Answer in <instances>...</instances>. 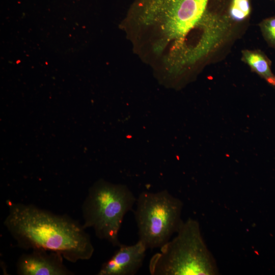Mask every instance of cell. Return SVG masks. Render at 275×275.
<instances>
[{"instance_id": "cell-8", "label": "cell", "mask_w": 275, "mask_h": 275, "mask_svg": "<svg viewBox=\"0 0 275 275\" xmlns=\"http://www.w3.org/2000/svg\"><path fill=\"white\" fill-rule=\"evenodd\" d=\"M242 60L269 84L275 86V75L271 69V62L261 51L245 50L242 51Z\"/></svg>"}, {"instance_id": "cell-5", "label": "cell", "mask_w": 275, "mask_h": 275, "mask_svg": "<svg viewBox=\"0 0 275 275\" xmlns=\"http://www.w3.org/2000/svg\"><path fill=\"white\" fill-rule=\"evenodd\" d=\"M133 210L139 240L147 248H160L176 233L182 220L183 203L167 190L143 191Z\"/></svg>"}, {"instance_id": "cell-3", "label": "cell", "mask_w": 275, "mask_h": 275, "mask_svg": "<svg viewBox=\"0 0 275 275\" xmlns=\"http://www.w3.org/2000/svg\"><path fill=\"white\" fill-rule=\"evenodd\" d=\"M176 236L151 258L152 275H212L218 273L215 260L201 233L199 223L182 221Z\"/></svg>"}, {"instance_id": "cell-2", "label": "cell", "mask_w": 275, "mask_h": 275, "mask_svg": "<svg viewBox=\"0 0 275 275\" xmlns=\"http://www.w3.org/2000/svg\"><path fill=\"white\" fill-rule=\"evenodd\" d=\"M4 225L22 249L57 252L73 263L89 260L94 254L83 225L33 204L10 203Z\"/></svg>"}, {"instance_id": "cell-10", "label": "cell", "mask_w": 275, "mask_h": 275, "mask_svg": "<svg viewBox=\"0 0 275 275\" xmlns=\"http://www.w3.org/2000/svg\"><path fill=\"white\" fill-rule=\"evenodd\" d=\"M260 28L265 40L275 49V16L264 19L260 22Z\"/></svg>"}, {"instance_id": "cell-7", "label": "cell", "mask_w": 275, "mask_h": 275, "mask_svg": "<svg viewBox=\"0 0 275 275\" xmlns=\"http://www.w3.org/2000/svg\"><path fill=\"white\" fill-rule=\"evenodd\" d=\"M114 255L101 266L98 275H133L143 265L148 249L138 240L135 244H120Z\"/></svg>"}, {"instance_id": "cell-4", "label": "cell", "mask_w": 275, "mask_h": 275, "mask_svg": "<svg viewBox=\"0 0 275 275\" xmlns=\"http://www.w3.org/2000/svg\"><path fill=\"white\" fill-rule=\"evenodd\" d=\"M136 200L127 186L98 180L89 189L82 205L84 227L92 228L98 238L118 246L124 217Z\"/></svg>"}, {"instance_id": "cell-6", "label": "cell", "mask_w": 275, "mask_h": 275, "mask_svg": "<svg viewBox=\"0 0 275 275\" xmlns=\"http://www.w3.org/2000/svg\"><path fill=\"white\" fill-rule=\"evenodd\" d=\"M64 257L57 252L42 249L32 250L22 255L16 264L20 275H71L63 262Z\"/></svg>"}, {"instance_id": "cell-9", "label": "cell", "mask_w": 275, "mask_h": 275, "mask_svg": "<svg viewBox=\"0 0 275 275\" xmlns=\"http://www.w3.org/2000/svg\"><path fill=\"white\" fill-rule=\"evenodd\" d=\"M250 11L249 0H232L229 9V14L232 19L239 21L248 17Z\"/></svg>"}, {"instance_id": "cell-1", "label": "cell", "mask_w": 275, "mask_h": 275, "mask_svg": "<svg viewBox=\"0 0 275 275\" xmlns=\"http://www.w3.org/2000/svg\"><path fill=\"white\" fill-rule=\"evenodd\" d=\"M209 0H136L127 18L156 56L177 59L187 52L190 35L211 14Z\"/></svg>"}]
</instances>
